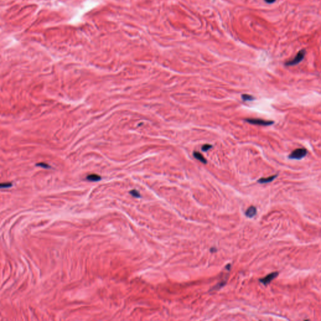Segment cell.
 <instances>
[{"label": "cell", "mask_w": 321, "mask_h": 321, "mask_svg": "<svg viewBox=\"0 0 321 321\" xmlns=\"http://www.w3.org/2000/svg\"><path fill=\"white\" fill-rule=\"evenodd\" d=\"M306 54V51L305 50H300L297 53L296 56L291 60L287 61L285 62V65L286 66H294L299 63L304 59Z\"/></svg>", "instance_id": "6da1fadb"}, {"label": "cell", "mask_w": 321, "mask_h": 321, "mask_svg": "<svg viewBox=\"0 0 321 321\" xmlns=\"http://www.w3.org/2000/svg\"><path fill=\"white\" fill-rule=\"evenodd\" d=\"M307 150L305 148H298L293 151L289 156V159L299 160L307 155Z\"/></svg>", "instance_id": "7a4b0ae2"}, {"label": "cell", "mask_w": 321, "mask_h": 321, "mask_svg": "<svg viewBox=\"0 0 321 321\" xmlns=\"http://www.w3.org/2000/svg\"><path fill=\"white\" fill-rule=\"evenodd\" d=\"M246 122H247L249 124H253V125H257V126H271L274 123V121H266L261 119H255V118H248L246 119L245 120Z\"/></svg>", "instance_id": "3957f363"}, {"label": "cell", "mask_w": 321, "mask_h": 321, "mask_svg": "<svg viewBox=\"0 0 321 321\" xmlns=\"http://www.w3.org/2000/svg\"><path fill=\"white\" fill-rule=\"evenodd\" d=\"M278 275H279L278 272H272V273L267 275L266 277H265L260 279L259 280H260V282L264 285H267L268 284H269L272 280L275 279L278 276Z\"/></svg>", "instance_id": "277c9868"}, {"label": "cell", "mask_w": 321, "mask_h": 321, "mask_svg": "<svg viewBox=\"0 0 321 321\" xmlns=\"http://www.w3.org/2000/svg\"><path fill=\"white\" fill-rule=\"evenodd\" d=\"M277 174L276 175H274V176H269L268 178H260L258 180V183H260V184H265V183H270L272 181H273L277 177Z\"/></svg>", "instance_id": "5b68a950"}, {"label": "cell", "mask_w": 321, "mask_h": 321, "mask_svg": "<svg viewBox=\"0 0 321 321\" xmlns=\"http://www.w3.org/2000/svg\"><path fill=\"white\" fill-rule=\"evenodd\" d=\"M256 213H257L256 208L253 206H250V207H249L247 209V210L246 211L245 215L248 218H252L256 214Z\"/></svg>", "instance_id": "8992f818"}, {"label": "cell", "mask_w": 321, "mask_h": 321, "mask_svg": "<svg viewBox=\"0 0 321 321\" xmlns=\"http://www.w3.org/2000/svg\"><path fill=\"white\" fill-rule=\"evenodd\" d=\"M193 156H194L195 159L200 161V162H202V163L203 164L207 163V161H206V159L204 157V156L202 155L200 152L198 151H194V152H193Z\"/></svg>", "instance_id": "52a82bcc"}, {"label": "cell", "mask_w": 321, "mask_h": 321, "mask_svg": "<svg viewBox=\"0 0 321 321\" xmlns=\"http://www.w3.org/2000/svg\"><path fill=\"white\" fill-rule=\"evenodd\" d=\"M86 179L89 181L96 182V181H99L100 180H101V177L98 174H91L88 175Z\"/></svg>", "instance_id": "ba28073f"}, {"label": "cell", "mask_w": 321, "mask_h": 321, "mask_svg": "<svg viewBox=\"0 0 321 321\" xmlns=\"http://www.w3.org/2000/svg\"><path fill=\"white\" fill-rule=\"evenodd\" d=\"M241 99L245 102H248V101H253L255 98L253 96L249 94H242L241 95Z\"/></svg>", "instance_id": "9c48e42d"}, {"label": "cell", "mask_w": 321, "mask_h": 321, "mask_svg": "<svg viewBox=\"0 0 321 321\" xmlns=\"http://www.w3.org/2000/svg\"><path fill=\"white\" fill-rule=\"evenodd\" d=\"M226 282V280L222 281V282H220L219 284H218L217 285H215V286L212 289V290H217V289H221L222 287H223L224 286V285H225Z\"/></svg>", "instance_id": "30bf717a"}, {"label": "cell", "mask_w": 321, "mask_h": 321, "mask_svg": "<svg viewBox=\"0 0 321 321\" xmlns=\"http://www.w3.org/2000/svg\"><path fill=\"white\" fill-rule=\"evenodd\" d=\"M36 166L41 167V168H44V169H50L51 168L50 166H49L47 163H45V162H38V163H37L36 164Z\"/></svg>", "instance_id": "8fae6325"}, {"label": "cell", "mask_w": 321, "mask_h": 321, "mask_svg": "<svg viewBox=\"0 0 321 321\" xmlns=\"http://www.w3.org/2000/svg\"><path fill=\"white\" fill-rule=\"evenodd\" d=\"M12 186L11 183H0V189H4V188H9Z\"/></svg>", "instance_id": "7c38bea8"}, {"label": "cell", "mask_w": 321, "mask_h": 321, "mask_svg": "<svg viewBox=\"0 0 321 321\" xmlns=\"http://www.w3.org/2000/svg\"><path fill=\"white\" fill-rule=\"evenodd\" d=\"M130 194L134 198H140V195L139 192L137 190H131L130 191Z\"/></svg>", "instance_id": "4fadbf2b"}, {"label": "cell", "mask_w": 321, "mask_h": 321, "mask_svg": "<svg viewBox=\"0 0 321 321\" xmlns=\"http://www.w3.org/2000/svg\"><path fill=\"white\" fill-rule=\"evenodd\" d=\"M212 147V146L210 144H204L203 146H202L201 147V149L202 151H204V152H206L208 151V150H210V149Z\"/></svg>", "instance_id": "5bb4252c"}, {"label": "cell", "mask_w": 321, "mask_h": 321, "mask_svg": "<svg viewBox=\"0 0 321 321\" xmlns=\"http://www.w3.org/2000/svg\"><path fill=\"white\" fill-rule=\"evenodd\" d=\"M265 2H266L268 4H272L276 1V0H264Z\"/></svg>", "instance_id": "9a60e30c"}, {"label": "cell", "mask_w": 321, "mask_h": 321, "mask_svg": "<svg viewBox=\"0 0 321 321\" xmlns=\"http://www.w3.org/2000/svg\"><path fill=\"white\" fill-rule=\"evenodd\" d=\"M227 266H228V267H226V269H228V270H230V267H231L230 265H228Z\"/></svg>", "instance_id": "2e32d148"}]
</instances>
